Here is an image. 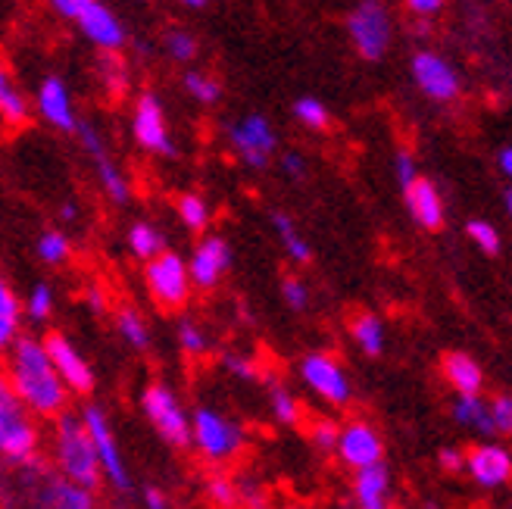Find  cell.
<instances>
[{
	"mask_svg": "<svg viewBox=\"0 0 512 509\" xmlns=\"http://www.w3.org/2000/svg\"><path fill=\"white\" fill-rule=\"evenodd\" d=\"M132 129H135V138L147 147V150H160V154L172 157L175 147L166 135V119H163V110L160 104L153 100L150 94H144L135 107V119H132Z\"/></svg>",
	"mask_w": 512,
	"mask_h": 509,
	"instance_id": "obj_13",
	"label": "cell"
},
{
	"mask_svg": "<svg viewBox=\"0 0 512 509\" xmlns=\"http://www.w3.org/2000/svg\"><path fill=\"white\" fill-rule=\"evenodd\" d=\"M50 4H54L63 16H69V19H79L91 4H94V0H50Z\"/></svg>",
	"mask_w": 512,
	"mask_h": 509,
	"instance_id": "obj_46",
	"label": "cell"
},
{
	"mask_svg": "<svg viewBox=\"0 0 512 509\" xmlns=\"http://www.w3.org/2000/svg\"><path fill=\"white\" fill-rule=\"evenodd\" d=\"M388 488H391V478H388V469H384L381 463H372V466L356 469L353 494H356V500H360V506H366V509H381L384 500H388Z\"/></svg>",
	"mask_w": 512,
	"mask_h": 509,
	"instance_id": "obj_20",
	"label": "cell"
},
{
	"mask_svg": "<svg viewBox=\"0 0 512 509\" xmlns=\"http://www.w3.org/2000/svg\"><path fill=\"white\" fill-rule=\"evenodd\" d=\"M338 453L341 460L353 469H363V466H372V463H381V441L378 435L363 425V422H353L341 431V444H338Z\"/></svg>",
	"mask_w": 512,
	"mask_h": 509,
	"instance_id": "obj_14",
	"label": "cell"
},
{
	"mask_svg": "<svg viewBox=\"0 0 512 509\" xmlns=\"http://www.w3.org/2000/svg\"><path fill=\"white\" fill-rule=\"evenodd\" d=\"M44 347H47L50 360L57 363L63 381H66V385H69L72 391L88 394V391L94 388V375H91V369H88V363H85V356H82L79 350H75L63 335H47Z\"/></svg>",
	"mask_w": 512,
	"mask_h": 509,
	"instance_id": "obj_12",
	"label": "cell"
},
{
	"mask_svg": "<svg viewBox=\"0 0 512 509\" xmlns=\"http://www.w3.org/2000/svg\"><path fill=\"white\" fill-rule=\"evenodd\" d=\"M500 169L512 178V147H506L503 154H500Z\"/></svg>",
	"mask_w": 512,
	"mask_h": 509,
	"instance_id": "obj_53",
	"label": "cell"
},
{
	"mask_svg": "<svg viewBox=\"0 0 512 509\" xmlns=\"http://www.w3.org/2000/svg\"><path fill=\"white\" fill-rule=\"evenodd\" d=\"M191 425H194V444L207 460H232L244 444L241 428L213 410H197Z\"/></svg>",
	"mask_w": 512,
	"mask_h": 509,
	"instance_id": "obj_6",
	"label": "cell"
},
{
	"mask_svg": "<svg viewBox=\"0 0 512 509\" xmlns=\"http://www.w3.org/2000/svg\"><path fill=\"white\" fill-rule=\"evenodd\" d=\"M347 29H350L353 47L360 50V57L378 60L384 50H388L391 19H388V10H384L378 0H363V4L350 13Z\"/></svg>",
	"mask_w": 512,
	"mask_h": 509,
	"instance_id": "obj_5",
	"label": "cell"
},
{
	"mask_svg": "<svg viewBox=\"0 0 512 509\" xmlns=\"http://www.w3.org/2000/svg\"><path fill=\"white\" fill-rule=\"evenodd\" d=\"M406 207L416 216V222L425 228H438L444 222L441 194L428 182V178H416V182L406 188Z\"/></svg>",
	"mask_w": 512,
	"mask_h": 509,
	"instance_id": "obj_19",
	"label": "cell"
},
{
	"mask_svg": "<svg viewBox=\"0 0 512 509\" xmlns=\"http://www.w3.org/2000/svg\"><path fill=\"white\" fill-rule=\"evenodd\" d=\"M144 503H147L150 509H166V497H163L157 488H147V491H144Z\"/></svg>",
	"mask_w": 512,
	"mask_h": 509,
	"instance_id": "obj_51",
	"label": "cell"
},
{
	"mask_svg": "<svg viewBox=\"0 0 512 509\" xmlns=\"http://www.w3.org/2000/svg\"><path fill=\"white\" fill-rule=\"evenodd\" d=\"M60 216H63V222H72V219L79 216V213H75V207H72V203H66V207L60 210Z\"/></svg>",
	"mask_w": 512,
	"mask_h": 509,
	"instance_id": "obj_54",
	"label": "cell"
},
{
	"mask_svg": "<svg viewBox=\"0 0 512 509\" xmlns=\"http://www.w3.org/2000/svg\"><path fill=\"white\" fill-rule=\"evenodd\" d=\"M10 381L13 391L22 397L25 406H32L35 413L54 416L66 403V381L50 360L44 344H35L29 338L16 341L13 360H10Z\"/></svg>",
	"mask_w": 512,
	"mask_h": 509,
	"instance_id": "obj_1",
	"label": "cell"
},
{
	"mask_svg": "<svg viewBox=\"0 0 512 509\" xmlns=\"http://www.w3.org/2000/svg\"><path fill=\"white\" fill-rule=\"evenodd\" d=\"M0 113H4L7 125H22L25 116H29V107H25L22 94L10 85L7 75L0 79Z\"/></svg>",
	"mask_w": 512,
	"mask_h": 509,
	"instance_id": "obj_29",
	"label": "cell"
},
{
	"mask_svg": "<svg viewBox=\"0 0 512 509\" xmlns=\"http://www.w3.org/2000/svg\"><path fill=\"white\" fill-rule=\"evenodd\" d=\"M22 397L16 391H10L7 385L0 388V450L10 463L25 466L35 456V444L38 435L29 425V419L22 416Z\"/></svg>",
	"mask_w": 512,
	"mask_h": 509,
	"instance_id": "obj_3",
	"label": "cell"
},
{
	"mask_svg": "<svg viewBox=\"0 0 512 509\" xmlns=\"http://www.w3.org/2000/svg\"><path fill=\"white\" fill-rule=\"evenodd\" d=\"M313 444L325 453H331L338 444H341V435H338V428L331 425V422H316L313 428Z\"/></svg>",
	"mask_w": 512,
	"mask_h": 509,
	"instance_id": "obj_42",
	"label": "cell"
},
{
	"mask_svg": "<svg viewBox=\"0 0 512 509\" xmlns=\"http://www.w3.org/2000/svg\"><path fill=\"white\" fill-rule=\"evenodd\" d=\"M41 506H60V509H91V488L79 485V481H47V488L41 491Z\"/></svg>",
	"mask_w": 512,
	"mask_h": 509,
	"instance_id": "obj_21",
	"label": "cell"
},
{
	"mask_svg": "<svg viewBox=\"0 0 512 509\" xmlns=\"http://www.w3.org/2000/svg\"><path fill=\"white\" fill-rule=\"evenodd\" d=\"M178 341H182L185 353H203V350H207V338H203V332L194 322L178 325Z\"/></svg>",
	"mask_w": 512,
	"mask_h": 509,
	"instance_id": "obj_38",
	"label": "cell"
},
{
	"mask_svg": "<svg viewBox=\"0 0 512 509\" xmlns=\"http://www.w3.org/2000/svg\"><path fill=\"white\" fill-rule=\"evenodd\" d=\"M82 419H85L91 438H94L100 466H104V475L110 478V485L116 491H128V488H132V481H128V472H125V463H122V456H119L116 438H113V431H110V422L104 419V413H100L97 406H88Z\"/></svg>",
	"mask_w": 512,
	"mask_h": 509,
	"instance_id": "obj_8",
	"label": "cell"
},
{
	"mask_svg": "<svg viewBox=\"0 0 512 509\" xmlns=\"http://www.w3.org/2000/svg\"><path fill=\"white\" fill-rule=\"evenodd\" d=\"M19 328V300L16 294L4 285L0 288V344H10Z\"/></svg>",
	"mask_w": 512,
	"mask_h": 509,
	"instance_id": "obj_28",
	"label": "cell"
},
{
	"mask_svg": "<svg viewBox=\"0 0 512 509\" xmlns=\"http://www.w3.org/2000/svg\"><path fill=\"white\" fill-rule=\"evenodd\" d=\"M191 282H194L191 269H185V263L178 260L175 253H160V257H153L147 266L150 294L157 297L163 307H178V303H185Z\"/></svg>",
	"mask_w": 512,
	"mask_h": 509,
	"instance_id": "obj_7",
	"label": "cell"
},
{
	"mask_svg": "<svg viewBox=\"0 0 512 509\" xmlns=\"http://www.w3.org/2000/svg\"><path fill=\"white\" fill-rule=\"evenodd\" d=\"M272 225H275V232H278V238H281V244H285V250L291 253V257L297 260V263H310V244H306L300 235H297V228H294V222L288 219V216H281V213H275L272 216Z\"/></svg>",
	"mask_w": 512,
	"mask_h": 509,
	"instance_id": "obj_25",
	"label": "cell"
},
{
	"mask_svg": "<svg viewBox=\"0 0 512 509\" xmlns=\"http://www.w3.org/2000/svg\"><path fill=\"white\" fill-rule=\"evenodd\" d=\"M353 338L356 344H360L369 356H378L384 350V328L375 316L363 313V316H356L353 319Z\"/></svg>",
	"mask_w": 512,
	"mask_h": 509,
	"instance_id": "obj_24",
	"label": "cell"
},
{
	"mask_svg": "<svg viewBox=\"0 0 512 509\" xmlns=\"http://www.w3.org/2000/svg\"><path fill=\"white\" fill-rule=\"evenodd\" d=\"M166 50L175 57V60H191L194 54H197V44H194V38L191 35H185V32H172L169 38H166Z\"/></svg>",
	"mask_w": 512,
	"mask_h": 509,
	"instance_id": "obj_39",
	"label": "cell"
},
{
	"mask_svg": "<svg viewBox=\"0 0 512 509\" xmlns=\"http://www.w3.org/2000/svg\"><path fill=\"white\" fill-rule=\"evenodd\" d=\"M38 110L41 116L57 125L60 132H72L79 129L75 125V113H72V100H69V91L60 79H44V85L38 88Z\"/></svg>",
	"mask_w": 512,
	"mask_h": 509,
	"instance_id": "obj_18",
	"label": "cell"
},
{
	"mask_svg": "<svg viewBox=\"0 0 512 509\" xmlns=\"http://www.w3.org/2000/svg\"><path fill=\"white\" fill-rule=\"evenodd\" d=\"M469 472L478 485L484 488H500L503 481L512 475V460L503 447H494V444H484L478 450H472L469 456Z\"/></svg>",
	"mask_w": 512,
	"mask_h": 509,
	"instance_id": "obj_16",
	"label": "cell"
},
{
	"mask_svg": "<svg viewBox=\"0 0 512 509\" xmlns=\"http://www.w3.org/2000/svg\"><path fill=\"white\" fill-rule=\"evenodd\" d=\"M506 207H509V216H512V191H506Z\"/></svg>",
	"mask_w": 512,
	"mask_h": 509,
	"instance_id": "obj_56",
	"label": "cell"
},
{
	"mask_svg": "<svg viewBox=\"0 0 512 509\" xmlns=\"http://www.w3.org/2000/svg\"><path fill=\"white\" fill-rule=\"evenodd\" d=\"M469 235L484 253H497L500 250V238L494 232V225H488V222H469Z\"/></svg>",
	"mask_w": 512,
	"mask_h": 509,
	"instance_id": "obj_35",
	"label": "cell"
},
{
	"mask_svg": "<svg viewBox=\"0 0 512 509\" xmlns=\"http://www.w3.org/2000/svg\"><path fill=\"white\" fill-rule=\"evenodd\" d=\"M491 416H494V428L503 431V435H512V397H497L491 403Z\"/></svg>",
	"mask_w": 512,
	"mask_h": 509,
	"instance_id": "obj_41",
	"label": "cell"
},
{
	"mask_svg": "<svg viewBox=\"0 0 512 509\" xmlns=\"http://www.w3.org/2000/svg\"><path fill=\"white\" fill-rule=\"evenodd\" d=\"M141 406L147 419L153 422V428L172 444V447H185L194 441V425L185 419L182 406H178L175 394L163 385H150L141 397Z\"/></svg>",
	"mask_w": 512,
	"mask_h": 509,
	"instance_id": "obj_4",
	"label": "cell"
},
{
	"mask_svg": "<svg viewBox=\"0 0 512 509\" xmlns=\"http://www.w3.org/2000/svg\"><path fill=\"white\" fill-rule=\"evenodd\" d=\"M128 247H132V253L138 260H153L160 253L163 247V238L157 235V228H150V225H135L132 228V235H128Z\"/></svg>",
	"mask_w": 512,
	"mask_h": 509,
	"instance_id": "obj_27",
	"label": "cell"
},
{
	"mask_svg": "<svg viewBox=\"0 0 512 509\" xmlns=\"http://www.w3.org/2000/svg\"><path fill=\"white\" fill-rule=\"evenodd\" d=\"M281 166H285V172H288L291 178H303V172H306V163H303V157H300V154H285V160H281Z\"/></svg>",
	"mask_w": 512,
	"mask_h": 509,
	"instance_id": "obj_48",
	"label": "cell"
},
{
	"mask_svg": "<svg viewBox=\"0 0 512 509\" xmlns=\"http://www.w3.org/2000/svg\"><path fill=\"white\" fill-rule=\"evenodd\" d=\"M397 178H400V185L403 188H409V185H413L416 182V163H413V157H409V154H400L397 157Z\"/></svg>",
	"mask_w": 512,
	"mask_h": 509,
	"instance_id": "obj_47",
	"label": "cell"
},
{
	"mask_svg": "<svg viewBox=\"0 0 512 509\" xmlns=\"http://www.w3.org/2000/svg\"><path fill=\"white\" fill-rule=\"evenodd\" d=\"M281 297H285V303L291 310H303L306 307V285L300 282V278H285V282H281Z\"/></svg>",
	"mask_w": 512,
	"mask_h": 509,
	"instance_id": "obj_40",
	"label": "cell"
},
{
	"mask_svg": "<svg viewBox=\"0 0 512 509\" xmlns=\"http://www.w3.org/2000/svg\"><path fill=\"white\" fill-rule=\"evenodd\" d=\"M453 416L456 422H463L481 435H494V416H491V406H484V400L478 394H459V403L453 406Z\"/></svg>",
	"mask_w": 512,
	"mask_h": 509,
	"instance_id": "obj_22",
	"label": "cell"
},
{
	"mask_svg": "<svg viewBox=\"0 0 512 509\" xmlns=\"http://www.w3.org/2000/svg\"><path fill=\"white\" fill-rule=\"evenodd\" d=\"M294 116L306 125V129H325L328 125V113L316 97H300L294 104Z\"/></svg>",
	"mask_w": 512,
	"mask_h": 509,
	"instance_id": "obj_33",
	"label": "cell"
},
{
	"mask_svg": "<svg viewBox=\"0 0 512 509\" xmlns=\"http://www.w3.org/2000/svg\"><path fill=\"white\" fill-rule=\"evenodd\" d=\"M50 307H54V294H50L47 285H35V291L29 294V316L35 322L47 319L50 316Z\"/></svg>",
	"mask_w": 512,
	"mask_h": 509,
	"instance_id": "obj_37",
	"label": "cell"
},
{
	"mask_svg": "<svg viewBox=\"0 0 512 509\" xmlns=\"http://www.w3.org/2000/svg\"><path fill=\"white\" fill-rule=\"evenodd\" d=\"M178 216H182V222L188 228L200 232V228L207 225V219H210V210H207V203H203L197 194H185L182 200H178Z\"/></svg>",
	"mask_w": 512,
	"mask_h": 509,
	"instance_id": "obj_32",
	"label": "cell"
},
{
	"mask_svg": "<svg viewBox=\"0 0 512 509\" xmlns=\"http://www.w3.org/2000/svg\"><path fill=\"white\" fill-rule=\"evenodd\" d=\"M232 144L247 166L263 169L275 150V132L263 116H247L244 122L232 125Z\"/></svg>",
	"mask_w": 512,
	"mask_h": 509,
	"instance_id": "obj_9",
	"label": "cell"
},
{
	"mask_svg": "<svg viewBox=\"0 0 512 509\" xmlns=\"http://www.w3.org/2000/svg\"><path fill=\"white\" fill-rule=\"evenodd\" d=\"M413 79L434 100H453L459 94V79H456L453 66L444 63L441 57H434V54H416Z\"/></svg>",
	"mask_w": 512,
	"mask_h": 509,
	"instance_id": "obj_11",
	"label": "cell"
},
{
	"mask_svg": "<svg viewBox=\"0 0 512 509\" xmlns=\"http://www.w3.org/2000/svg\"><path fill=\"white\" fill-rule=\"evenodd\" d=\"M185 88L194 100H200V104H216L219 100V85L213 79H207V75L200 72H188L185 75Z\"/></svg>",
	"mask_w": 512,
	"mask_h": 509,
	"instance_id": "obj_34",
	"label": "cell"
},
{
	"mask_svg": "<svg viewBox=\"0 0 512 509\" xmlns=\"http://www.w3.org/2000/svg\"><path fill=\"white\" fill-rule=\"evenodd\" d=\"M100 75H104V82H107V85H116V88H119V85H122V75H125V72H122L119 60H116L113 54H107L104 60H100Z\"/></svg>",
	"mask_w": 512,
	"mask_h": 509,
	"instance_id": "obj_45",
	"label": "cell"
},
{
	"mask_svg": "<svg viewBox=\"0 0 512 509\" xmlns=\"http://www.w3.org/2000/svg\"><path fill=\"white\" fill-rule=\"evenodd\" d=\"M406 4L413 7L416 13H422V16H431L434 10H438V7L444 4V0H406Z\"/></svg>",
	"mask_w": 512,
	"mask_h": 509,
	"instance_id": "obj_50",
	"label": "cell"
},
{
	"mask_svg": "<svg viewBox=\"0 0 512 509\" xmlns=\"http://www.w3.org/2000/svg\"><path fill=\"white\" fill-rule=\"evenodd\" d=\"M444 372L450 378V385L459 391V394H478L481 391V369L469 360L463 353H450L447 363H444Z\"/></svg>",
	"mask_w": 512,
	"mask_h": 509,
	"instance_id": "obj_23",
	"label": "cell"
},
{
	"mask_svg": "<svg viewBox=\"0 0 512 509\" xmlns=\"http://www.w3.org/2000/svg\"><path fill=\"white\" fill-rule=\"evenodd\" d=\"M119 332H122V338L132 344V347H138V350H144L147 344H150V338H147V325H144V319L135 313V310H122L119 313Z\"/></svg>",
	"mask_w": 512,
	"mask_h": 509,
	"instance_id": "obj_30",
	"label": "cell"
},
{
	"mask_svg": "<svg viewBox=\"0 0 512 509\" xmlns=\"http://www.w3.org/2000/svg\"><path fill=\"white\" fill-rule=\"evenodd\" d=\"M272 410H275L278 422H285V425L297 422V403H294V397L288 391H281V388L272 391Z\"/></svg>",
	"mask_w": 512,
	"mask_h": 509,
	"instance_id": "obj_36",
	"label": "cell"
},
{
	"mask_svg": "<svg viewBox=\"0 0 512 509\" xmlns=\"http://www.w3.org/2000/svg\"><path fill=\"white\" fill-rule=\"evenodd\" d=\"M441 466H444L447 472H459V469H463V456L447 447V450H441Z\"/></svg>",
	"mask_w": 512,
	"mask_h": 509,
	"instance_id": "obj_49",
	"label": "cell"
},
{
	"mask_svg": "<svg viewBox=\"0 0 512 509\" xmlns=\"http://www.w3.org/2000/svg\"><path fill=\"white\" fill-rule=\"evenodd\" d=\"M57 460L60 469L66 472V478L79 481L85 488H97L100 485V456L94 447V438L85 425V419H75V416H60L57 425Z\"/></svg>",
	"mask_w": 512,
	"mask_h": 509,
	"instance_id": "obj_2",
	"label": "cell"
},
{
	"mask_svg": "<svg viewBox=\"0 0 512 509\" xmlns=\"http://www.w3.org/2000/svg\"><path fill=\"white\" fill-rule=\"evenodd\" d=\"M210 497H213L219 506H232V503H238L241 491H238L228 478H213V481H210Z\"/></svg>",
	"mask_w": 512,
	"mask_h": 509,
	"instance_id": "obj_43",
	"label": "cell"
},
{
	"mask_svg": "<svg viewBox=\"0 0 512 509\" xmlns=\"http://www.w3.org/2000/svg\"><path fill=\"white\" fill-rule=\"evenodd\" d=\"M88 303H91V310H94V313H104V307H107V297L100 294L97 288H91V291H88Z\"/></svg>",
	"mask_w": 512,
	"mask_h": 509,
	"instance_id": "obj_52",
	"label": "cell"
},
{
	"mask_svg": "<svg viewBox=\"0 0 512 509\" xmlns=\"http://www.w3.org/2000/svg\"><path fill=\"white\" fill-rule=\"evenodd\" d=\"M38 257L50 266H60L69 257V241L60 232H47L38 238Z\"/></svg>",
	"mask_w": 512,
	"mask_h": 509,
	"instance_id": "obj_31",
	"label": "cell"
},
{
	"mask_svg": "<svg viewBox=\"0 0 512 509\" xmlns=\"http://www.w3.org/2000/svg\"><path fill=\"white\" fill-rule=\"evenodd\" d=\"M94 163H97L100 182H104V188H107L110 200H116V203H128V197H132V191H128V182L122 178V172L113 166V160H107V150H104V154H97V157H94Z\"/></svg>",
	"mask_w": 512,
	"mask_h": 509,
	"instance_id": "obj_26",
	"label": "cell"
},
{
	"mask_svg": "<svg viewBox=\"0 0 512 509\" xmlns=\"http://www.w3.org/2000/svg\"><path fill=\"white\" fill-rule=\"evenodd\" d=\"M232 266V250H228V244L222 238H207L197 253L191 257V278H194V285L200 288H213L219 282V275Z\"/></svg>",
	"mask_w": 512,
	"mask_h": 509,
	"instance_id": "obj_15",
	"label": "cell"
},
{
	"mask_svg": "<svg viewBox=\"0 0 512 509\" xmlns=\"http://www.w3.org/2000/svg\"><path fill=\"white\" fill-rule=\"evenodd\" d=\"M225 369H228V372H235V375L244 378V381H253V378H256V366H253L250 360H244V356H238V353H228V356H225Z\"/></svg>",
	"mask_w": 512,
	"mask_h": 509,
	"instance_id": "obj_44",
	"label": "cell"
},
{
	"mask_svg": "<svg viewBox=\"0 0 512 509\" xmlns=\"http://www.w3.org/2000/svg\"><path fill=\"white\" fill-rule=\"evenodd\" d=\"M300 372L306 378V385H310L319 397H325L328 403H347L350 400V381L331 356H322V353L306 356Z\"/></svg>",
	"mask_w": 512,
	"mask_h": 509,
	"instance_id": "obj_10",
	"label": "cell"
},
{
	"mask_svg": "<svg viewBox=\"0 0 512 509\" xmlns=\"http://www.w3.org/2000/svg\"><path fill=\"white\" fill-rule=\"evenodd\" d=\"M79 25H82L85 38L94 41L97 47H104V50H116L125 41V29L119 25V19L104 4H97V0L79 16Z\"/></svg>",
	"mask_w": 512,
	"mask_h": 509,
	"instance_id": "obj_17",
	"label": "cell"
},
{
	"mask_svg": "<svg viewBox=\"0 0 512 509\" xmlns=\"http://www.w3.org/2000/svg\"><path fill=\"white\" fill-rule=\"evenodd\" d=\"M182 4H188V7H200V4H207V0H182Z\"/></svg>",
	"mask_w": 512,
	"mask_h": 509,
	"instance_id": "obj_55",
	"label": "cell"
}]
</instances>
